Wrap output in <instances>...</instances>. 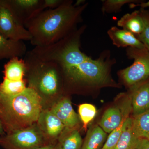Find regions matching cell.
<instances>
[{
	"label": "cell",
	"mask_w": 149,
	"mask_h": 149,
	"mask_svg": "<svg viewBox=\"0 0 149 149\" xmlns=\"http://www.w3.org/2000/svg\"><path fill=\"white\" fill-rule=\"evenodd\" d=\"M43 101L37 91L29 87L15 97L0 93V122L6 134L36 123L43 109Z\"/></svg>",
	"instance_id": "3"
},
{
	"label": "cell",
	"mask_w": 149,
	"mask_h": 149,
	"mask_svg": "<svg viewBox=\"0 0 149 149\" xmlns=\"http://www.w3.org/2000/svg\"><path fill=\"white\" fill-rule=\"evenodd\" d=\"M33 149H60L58 141L54 143L47 144Z\"/></svg>",
	"instance_id": "28"
},
{
	"label": "cell",
	"mask_w": 149,
	"mask_h": 149,
	"mask_svg": "<svg viewBox=\"0 0 149 149\" xmlns=\"http://www.w3.org/2000/svg\"><path fill=\"white\" fill-rule=\"evenodd\" d=\"M58 62L62 70L63 84L73 89L97 90L118 86L111 75L116 60L109 50L102 51L94 59L81 51L80 42L72 41L62 50Z\"/></svg>",
	"instance_id": "1"
},
{
	"label": "cell",
	"mask_w": 149,
	"mask_h": 149,
	"mask_svg": "<svg viewBox=\"0 0 149 149\" xmlns=\"http://www.w3.org/2000/svg\"><path fill=\"white\" fill-rule=\"evenodd\" d=\"M107 33L113 45L117 48H145L137 37L128 30L113 26L111 27Z\"/></svg>",
	"instance_id": "13"
},
{
	"label": "cell",
	"mask_w": 149,
	"mask_h": 149,
	"mask_svg": "<svg viewBox=\"0 0 149 149\" xmlns=\"http://www.w3.org/2000/svg\"><path fill=\"white\" fill-rule=\"evenodd\" d=\"M147 139H148V140H149V137H148V138H147Z\"/></svg>",
	"instance_id": "31"
},
{
	"label": "cell",
	"mask_w": 149,
	"mask_h": 149,
	"mask_svg": "<svg viewBox=\"0 0 149 149\" xmlns=\"http://www.w3.org/2000/svg\"><path fill=\"white\" fill-rule=\"evenodd\" d=\"M124 98L125 102L122 109L117 107H112L104 113L99 125L107 133H111L120 125L126 112L132 111L131 98L128 96H125Z\"/></svg>",
	"instance_id": "11"
},
{
	"label": "cell",
	"mask_w": 149,
	"mask_h": 149,
	"mask_svg": "<svg viewBox=\"0 0 149 149\" xmlns=\"http://www.w3.org/2000/svg\"><path fill=\"white\" fill-rule=\"evenodd\" d=\"M64 0H44V6L45 10L53 9L57 8L61 5Z\"/></svg>",
	"instance_id": "26"
},
{
	"label": "cell",
	"mask_w": 149,
	"mask_h": 149,
	"mask_svg": "<svg viewBox=\"0 0 149 149\" xmlns=\"http://www.w3.org/2000/svg\"><path fill=\"white\" fill-rule=\"evenodd\" d=\"M79 116L83 123V127L87 128L89 123L93 120L97 114V109L95 106L91 104L84 103L78 107Z\"/></svg>",
	"instance_id": "24"
},
{
	"label": "cell",
	"mask_w": 149,
	"mask_h": 149,
	"mask_svg": "<svg viewBox=\"0 0 149 149\" xmlns=\"http://www.w3.org/2000/svg\"><path fill=\"white\" fill-rule=\"evenodd\" d=\"M130 111H128L125 113L123 120L120 125L109 133V135L108 136L102 149H115L121 136L125 120L129 117Z\"/></svg>",
	"instance_id": "23"
},
{
	"label": "cell",
	"mask_w": 149,
	"mask_h": 149,
	"mask_svg": "<svg viewBox=\"0 0 149 149\" xmlns=\"http://www.w3.org/2000/svg\"><path fill=\"white\" fill-rule=\"evenodd\" d=\"M117 26L137 36L143 30L145 24L141 11L135 10L123 16L117 21Z\"/></svg>",
	"instance_id": "15"
},
{
	"label": "cell",
	"mask_w": 149,
	"mask_h": 149,
	"mask_svg": "<svg viewBox=\"0 0 149 149\" xmlns=\"http://www.w3.org/2000/svg\"><path fill=\"white\" fill-rule=\"evenodd\" d=\"M5 134L6 133H5L4 131L2 126L1 123L0 122V136H4V135H5Z\"/></svg>",
	"instance_id": "30"
},
{
	"label": "cell",
	"mask_w": 149,
	"mask_h": 149,
	"mask_svg": "<svg viewBox=\"0 0 149 149\" xmlns=\"http://www.w3.org/2000/svg\"><path fill=\"white\" fill-rule=\"evenodd\" d=\"M107 137L100 126L95 125L88 130L80 149H102Z\"/></svg>",
	"instance_id": "18"
},
{
	"label": "cell",
	"mask_w": 149,
	"mask_h": 149,
	"mask_svg": "<svg viewBox=\"0 0 149 149\" xmlns=\"http://www.w3.org/2000/svg\"><path fill=\"white\" fill-rule=\"evenodd\" d=\"M140 10L143 19L145 26L142 33L136 37L149 51V11L142 8Z\"/></svg>",
	"instance_id": "25"
},
{
	"label": "cell",
	"mask_w": 149,
	"mask_h": 149,
	"mask_svg": "<svg viewBox=\"0 0 149 149\" xmlns=\"http://www.w3.org/2000/svg\"><path fill=\"white\" fill-rule=\"evenodd\" d=\"M27 87L24 80L12 81L3 79L0 83V93L6 97H15L23 93Z\"/></svg>",
	"instance_id": "21"
},
{
	"label": "cell",
	"mask_w": 149,
	"mask_h": 149,
	"mask_svg": "<svg viewBox=\"0 0 149 149\" xmlns=\"http://www.w3.org/2000/svg\"><path fill=\"white\" fill-rule=\"evenodd\" d=\"M27 53V47L23 41L7 39L0 35V60L21 58Z\"/></svg>",
	"instance_id": "14"
},
{
	"label": "cell",
	"mask_w": 149,
	"mask_h": 149,
	"mask_svg": "<svg viewBox=\"0 0 149 149\" xmlns=\"http://www.w3.org/2000/svg\"><path fill=\"white\" fill-rule=\"evenodd\" d=\"M47 144L36 123L0 136V146L4 149H33Z\"/></svg>",
	"instance_id": "6"
},
{
	"label": "cell",
	"mask_w": 149,
	"mask_h": 149,
	"mask_svg": "<svg viewBox=\"0 0 149 149\" xmlns=\"http://www.w3.org/2000/svg\"><path fill=\"white\" fill-rule=\"evenodd\" d=\"M133 116L149 110V78L129 88Z\"/></svg>",
	"instance_id": "12"
},
{
	"label": "cell",
	"mask_w": 149,
	"mask_h": 149,
	"mask_svg": "<svg viewBox=\"0 0 149 149\" xmlns=\"http://www.w3.org/2000/svg\"><path fill=\"white\" fill-rule=\"evenodd\" d=\"M132 128L140 139L149 136V110L132 118Z\"/></svg>",
	"instance_id": "20"
},
{
	"label": "cell",
	"mask_w": 149,
	"mask_h": 149,
	"mask_svg": "<svg viewBox=\"0 0 149 149\" xmlns=\"http://www.w3.org/2000/svg\"><path fill=\"white\" fill-rule=\"evenodd\" d=\"M49 109L61 121L65 129H77L80 122L79 116L73 109L68 97H62Z\"/></svg>",
	"instance_id": "10"
},
{
	"label": "cell",
	"mask_w": 149,
	"mask_h": 149,
	"mask_svg": "<svg viewBox=\"0 0 149 149\" xmlns=\"http://www.w3.org/2000/svg\"><path fill=\"white\" fill-rule=\"evenodd\" d=\"M126 55L133 60L130 66L119 70L118 74L125 86L130 88L149 78V51L143 49L128 47Z\"/></svg>",
	"instance_id": "5"
},
{
	"label": "cell",
	"mask_w": 149,
	"mask_h": 149,
	"mask_svg": "<svg viewBox=\"0 0 149 149\" xmlns=\"http://www.w3.org/2000/svg\"><path fill=\"white\" fill-rule=\"evenodd\" d=\"M136 149H149V141L146 138L140 139Z\"/></svg>",
	"instance_id": "27"
},
{
	"label": "cell",
	"mask_w": 149,
	"mask_h": 149,
	"mask_svg": "<svg viewBox=\"0 0 149 149\" xmlns=\"http://www.w3.org/2000/svg\"><path fill=\"white\" fill-rule=\"evenodd\" d=\"M48 143H54L65 129V126L60 120L50 109H43L37 123Z\"/></svg>",
	"instance_id": "9"
},
{
	"label": "cell",
	"mask_w": 149,
	"mask_h": 149,
	"mask_svg": "<svg viewBox=\"0 0 149 149\" xmlns=\"http://www.w3.org/2000/svg\"><path fill=\"white\" fill-rule=\"evenodd\" d=\"M0 35L15 41H30L31 39L28 30L17 22L3 0H0Z\"/></svg>",
	"instance_id": "7"
},
{
	"label": "cell",
	"mask_w": 149,
	"mask_h": 149,
	"mask_svg": "<svg viewBox=\"0 0 149 149\" xmlns=\"http://www.w3.org/2000/svg\"><path fill=\"white\" fill-rule=\"evenodd\" d=\"M60 149H80L83 141L77 129L65 128L58 139Z\"/></svg>",
	"instance_id": "19"
},
{
	"label": "cell",
	"mask_w": 149,
	"mask_h": 149,
	"mask_svg": "<svg viewBox=\"0 0 149 149\" xmlns=\"http://www.w3.org/2000/svg\"><path fill=\"white\" fill-rule=\"evenodd\" d=\"M26 66L24 59L15 57L10 59L4 65L3 79L12 81L24 80L26 75Z\"/></svg>",
	"instance_id": "16"
},
{
	"label": "cell",
	"mask_w": 149,
	"mask_h": 149,
	"mask_svg": "<svg viewBox=\"0 0 149 149\" xmlns=\"http://www.w3.org/2000/svg\"><path fill=\"white\" fill-rule=\"evenodd\" d=\"M132 118L128 117L125 120L122 133L114 149H136L140 138L133 131Z\"/></svg>",
	"instance_id": "17"
},
{
	"label": "cell",
	"mask_w": 149,
	"mask_h": 149,
	"mask_svg": "<svg viewBox=\"0 0 149 149\" xmlns=\"http://www.w3.org/2000/svg\"><path fill=\"white\" fill-rule=\"evenodd\" d=\"M130 8H133L136 7H140L141 8L145 9L147 8H149V1L145 2L144 1L138 4H129Z\"/></svg>",
	"instance_id": "29"
},
{
	"label": "cell",
	"mask_w": 149,
	"mask_h": 149,
	"mask_svg": "<svg viewBox=\"0 0 149 149\" xmlns=\"http://www.w3.org/2000/svg\"><path fill=\"white\" fill-rule=\"evenodd\" d=\"M72 0H64L53 9L42 11L25 27L31 35V44L35 47L50 45L63 39L77 29L82 15L89 3L76 6Z\"/></svg>",
	"instance_id": "2"
},
{
	"label": "cell",
	"mask_w": 149,
	"mask_h": 149,
	"mask_svg": "<svg viewBox=\"0 0 149 149\" xmlns=\"http://www.w3.org/2000/svg\"><path fill=\"white\" fill-rule=\"evenodd\" d=\"M143 1L139 0H104L102 1V12L103 14L117 13L120 12L123 6L126 4H138Z\"/></svg>",
	"instance_id": "22"
},
{
	"label": "cell",
	"mask_w": 149,
	"mask_h": 149,
	"mask_svg": "<svg viewBox=\"0 0 149 149\" xmlns=\"http://www.w3.org/2000/svg\"><path fill=\"white\" fill-rule=\"evenodd\" d=\"M24 60L28 87L35 89L43 99L53 98L61 94L64 84L62 70L57 63L37 58L29 52Z\"/></svg>",
	"instance_id": "4"
},
{
	"label": "cell",
	"mask_w": 149,
	"mask_h": 149,
	"mask_svg": "<svg viewBox=\"0 0 149 149\" xmlns=\"http://www.w3.org/2000/svg\"><path fill=\"white\" fill-rule=\"evenodd\" d=\"M19 24L25 27L45 10L44 0H3Z\"/></svg>",
	"instance_id": "8"
}]
</instances>
